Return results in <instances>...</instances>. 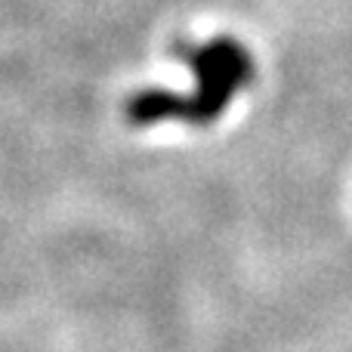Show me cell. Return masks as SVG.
Returning <instances> with one entry per match:
<instances>
[{"instance_id":"1","label":"cell","mask_w":352,"mask_h":352,"mask_svg":"<svg viewBox=\"0 0 352 352\" xmlns=\"http://www.w3.org/2000/svg\"><path fill=\"white\" fill-rule=\"evenodd\" d=\"M182 56L198 74V93L195 96H176V93L164 90L136 93L127 102V118L136 127H148V124L167 121V118H179L195 127L210 124L226 111L229 99L238 90H244L254 78V59L232 37H219L204 47L186 50Z\"/></svg>"}]
</instances>
